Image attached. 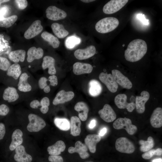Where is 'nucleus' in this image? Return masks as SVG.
<instances>
[{"instance_id": "obj_1", "label": "nucleus", "mask_w": 162, "mask_h": 162, "mask_svg": "<svg viewBox=\"0 0 162 162\" xmlns=\"http://www.w3.org/2000/svg\"><path fill=\"white\" fill-rule=\"evenodd\" d=\"M147 50L146 43L144 40L136 39L131 41L124 52L126 60L135 62L140 60L146 53Z\"/></svg>"}, {"instance_id": "obj_2", "label": "nucleus", "mask_w": 162, "mask_h": 162, "mask_svg": "<svg viewBox=\"0 0 162 162\" xmlns=\"http://www.w3.org/2000/svg\"><path fill=\"white\" fill-rule=\"evenodd\" d=\"M119 21L116 18L106 17L99 20L95 25V29L99 33H106L112 31L118 26Z\"/></svg>"}, {"instance_id": "obj_3", "label": "nucleus", "mask_w": 162, "mask_h": 162, "mask_svg": "<svg viewBox=\"0 0 162 162\" xmlns=\"http://www.w3.org/2000/svg\"><path fill=\"white\" fill-rule=\"evenodd\" d=\"M114 128L119 130L125 129L130 135L134 134L137 130V127L132 124L131 120L126 117L120 118L115 120L113 124Z\"/></svg>"}, {"instance_id": "obj_4", "label": "nucleus", "mask_w": 162, "mask_h": 162, "mask_svg": "<svg viewBox=\"0 0 162 162\" xmlns=\"http://www.w3.org/2000/svg\"><path fill=\"white\" fill-rule=\"evenodd\" d=\"M29 123L27 127V130L30 132H37L44 128L46 123L44 119L38 116L30 114L28 116Z\"/></svg>"}, {"instance_id": "obj_5", "label": "nucleus", "mask_w": 162, "mask_h": 162, "mask_svg": "<svg viewBox=\"0 0 162 162\" xmlns=\"http://www.w3.org/2000/svg\"><path fill=\"white\" fill-rule=\"evenodd\" d=\"M115 148L118 152L127 154H131L135 150L133 143L128 139L125 137L118 138L115 142Z\"/></svg>"}, {"instance_id": "obj_6", "label": "nucleus", "mask_w": 162, "mask_h": 162, "mask_svg": "<svg viewBox=\"0 0 162 162\" xmlns=\"http://www.w3.org/2000/svg\"><path fill=\"white\" fill-rule=\"evenodd\" d=\"M128 1V0H111L104 5L103 11L106 14L116 13L124 7Z\"/></svg>"}, {"instance_id": "obj_7", "label": "nucleus", "mask_w": 162, "mask_h": 162, "mask_svg": "<svg viewBox=\"0 0 162 162\" xmlns=\"http://www.w3.org/2000/svg\"><path fill=\"white\" fill-rule=\"evenodd\" d=\"M99 78L110 92L114 93L117 91L118 86L112 74L101 72L99 75Z\"/></svg>"}, {"instance_id": "obj_8", "label": "nucleus", "mask_w": 162, "mask_h": 162, "mask_svg": "<svg viewBox=\"0 0 162 162\" xmlns=\"http://www.w3.org/2000/svg\"><path fill=\"white\" fill-rule=\"evenodd\" d=\"M127 96L124 94H120L117 95L114 99L115 103L119 109H126L129 112H132L136 108L135 103L132 102H127Z\"/></svg>"}, {"instance_id": "obj_9", "label": "nucleus", "mask_w": 162, "mask_h": 162, "mask_svg": "<svg viewBox=\"0 0 162 162\" xmlns=\"http://www.w3.org/2000/svg\"><path fill=\"white\" fill-rule=\"evenodd\" d=\"M46 17L53 21L64 19L67 16L65 11L54 6H50L48 7L46 10Z\"/></svg>"}, {"instance_id": "obj_10", "label": "nucleus", "mask_w": 162, "mask_h": 162, "mask_svg": "<svg viewBox=\"0 0 162 162\" xmlns=\"http://www.w3.org/2000/svg\"><path fill=\"white\" fill-rule=\"evenodd\" d=\"M112 75L116 82L124 88L130 89L132 87L131 82L120 71L114 69L112 70Z\"/></svg>"}, {"instance_id": "obj_11", "label": "nucleus", "mask_w": 162, "mask_h": 162, "mask_svg": "<svg viewBox=\"0 0 162 162\" xmlns=\"http://www.w3.org/2000/svg\"><path fill=\"white\" fill-rule=\"evenodd\" d=\"M100 117L107 122L113 121L116 117V113L111 106L107 104L104 105L103 108L98 111Z\"/></svg>"}, {"instance_id": "obj_12", "label": "nucleus", "mask_w": 162, "mask_h": 162, "mask_svg": "<svg viewBox=\"0 0 162 162\" xmlns=\"http://www.w3.org/2000/svg\"><path fill=\"white\" fill-rule=\"evenodd\" d=\"M43 30L41 21L37 20L34 21L25 32L24 37L27 39L32 38L40 33Z\"/></svg>"}, {"instance_id": "obj_13", "label": "nucleus", "mask_w": 162, "mask_h": 162, "mask_svg": "<svg viewBox=\"0 0 162 162\" xmlns=\"http://www.w3.org/2000/svg\"><path fill=\"white\" fill-rule=\"evenodd\" d=\"M96 49L93 45H90L84 49H79L74 52L75 57L80 60L88 59L93 56L95 53Z\"/></svg>"}, {"instance_id": "obj_14", "label": "nucleus", "mask_w": 162, "mask_h": 162, "mask_svg": "<svg viewBox=\"0 0 162 162\" xmlns=\"http://www.w3.org/2000/svg\"><path fill=\"white\" fill-rule=\"evenodd\" d=\"M88 148L85 144L78 141L75 143V147L71 146L68 149V152L71 154L76 152L78 153L80 157L83 159L89 157V154L88 152Z\"/></svg>"}, {"instance_id": "obj_15", "label": "nucleus", "mask_w": 162, "mask_h": 162, "mask_svg": "<svg viewBox=\"0 0 162 162\" xmlns=\"http://www.w3.org/2000/svg\"><path fill=\"white\" fill-rule=\"evenodd\" d=\"M140 96H136L135 100V106L137 112L140 114L143 113L145 110V104L148 100L150 95L149 92L146 91H142Z\"/></svg>"}, {"instance_id": "obj_16", "label": "nucleus", "mask_w": 162, "mask_h": 162, "mask_svg": "<svg viewBox=\"0 0 162 162\" xmlns=\"http://www.w3.org/2000/svg\"><path fill=\"white\" fill-rule=\"evenodd\" d=\"M74 95V93L72 91L66 92L64 90H61L56 94L53 100L52 103L55 105L63 104L71 100Z\"/></svg>"}, {"instance_id": "obj_17", "label": "nucleus", "mask_w": 162, "mask_h": 162, "mask_svg": "<svg viewBox=\"0 0 162 162\" xmlns=\"http://www.w3.org/2000/svg\"><path fill=\"white\" fill-rule=\"evenodd\" d=\"M16 153L14 156V159L17 162H31L32 157L26 152L24 147L20 145L15 149Z\"/></svg>"}, {"instance_id": "obj_18", "label": "nucleus", "mask_w": 162, "mask_h": 162, "mask_svg": "<svg viewBox=\"0 0 162 162\" xmlns=\"http://www.w3.org/2000/svg\"><path fill=\"white\" fill-rule=\"evenodd\" d=\"M93 68L92 66L89 64L76 62L73 64V72L76 75L89 74L92 72Z\"/></svg>"}, {"instance_id": "obj_19", "label": "nucleus", "mask_w": 162, "mask_h": 162, "mask_svg": "<svg viewBox=\"0 0 162 162\" xmlns=\"http://www.w3.org/2000/svg\"><path fill=\"white\" fill-rule=\"evenodd\" d=\"M150 123L154 128H159L162 126V108L158 107L153 111L150 117Z\"/></svg>"}, {"instance_id": "obj_20", "label": "nucleus", "mask_w": 162, "mask_h": 162, "mask_svg": "<svg viewBox=\"0 0 162 162\" xmlns=\"http://www.w3.org/2000/svg\"><path fill=\"white\" fill-rule=\"evenodd\" d=\"M101 138V136L95 134H89L86 136L85 139V144L90 152H95L96 144L100 141Z\"/></svg>"}, {"instance_id": "obj_21", "label": "nucleus", "mask_w": 162, "mask_h": 162, "mask_svg": "<svg viewBox=\"0 0 162 162\" xmlns=\"http://www.w3.org/2000/svg\"><path fill=\"white\" fill-rule=\"evenodd\" d=\"M74 108L76 111L78 112V116L80 120L83 121L87 120L89 109L85 103L82 101L77 102L75 104Z\"/></svg>"}, {"instance_id": "obj_22", "label": "nucleus", "mask_w": 162, "mask_h": 162, "mask_svg": "<svg viewBox=\"0 0 162 162\" xmlns=\"http://www.w3.org/2000/svg\"><path fill=\"white\" fill-rule=\"evenodd\" d=\"M23 133L19 129L15 130L12 135V141L9 146L10 149L13 151L21 145L23 142Z\"/></svg>"}, {"instance_id": "obj_23", "label": "nucleus", "mask_w": 162, "mask_h": 162, "mask_svg": "<svg viewBox=\"0 0 162 162\" xmlns=\"http://www.w3.org/2000/svg\"><path fill=\"white\" fill-rule=\"evenodd\" d=\"M42 67L44 70L48 68V73L51 75L56 73V70L55 67V60L52 57L46 56L43 58Z\"/></svg>"}, {"instance_id": "obj_24", "label": "nucleus", "mask_w": 162, "mask_h": 162, "mask_svg": "<svg viewBox=\"0 0 162 162\" xmlns=\"http://www.w3.org/2000/svg\"><path fill=\"white\" fill-rule=\"evenodd\" d=\"M44 51L41 48H37L34 46L32 47L28 51L27 61L29 62H31L35 59H40L42 57Z\"/></svg>"}, {"instance_id": "obj_25", "label": "nucleus", "mask_w": 162, "mask_h": 162, "mask_svg": "<svg viewBox=\"0 0 162 162\" xmlns=\"http://www.w3.org/2000/svg\"><path fill=\"white\" fill-rule=\"evenodd\" d=\"M65 148L64 143L62 140H59L52 145L49 146L47 151L51 155H58L64 151Z\"/></svg>"}, {"instance_id": "obj_26", "label": "nucleus", "mask_w": 162, "mask_h": 162, "mask_svg": "<svg viewBox=\"0 0 162 162\" xmlns=\"http://www.w3.org/2000/svg\"><path fill=\"white\" fill-rule=\"evenodd\" d=\"M19 97V95L17 91L14 87H8L4 92L3 98L9 102L15 101L18 99Z\"/></svg>"}, {"instance_id": "obj_27", "label": "nucleus", "mask_w": 162, "mask_h": 162, "mask_svg": "<svg viewBox=\"0 0 162 162\" xmlns=\"http://www.w3.org/2000/svg\"><path fill=\"white\" fill-rule=\"evenodd\" d=\"M88 85V92L91 96L96 97L100 94L102 87L99 81L94 79L92 80L89 81Z\"/></svg>"}, {"instance_id": "obj_28", "label": "nucleus", "mask_w": 162, "mask_h": 162, "mask_svg": "<svg viewBox=\"0 0 162 162\" xmlns=\"http://www.w3.org/2000/svg\"><path fill=\"white\" fill-rule=\"evenodd\" d=\"M70 122V134L74 136H79L81 131L80 119L76 116H73L71 117Z\"/></svg>"}, {"instance_id": "obj_29", "label": "nucleus", "mask_w": 162, "mask_h": 162, "mask_svg": "<svg viewBox=\"0 0 162 162\" xmlns=\"http://www.w3.org/2000/svg\"><path fill=\"white\" fill-rule=\"evenodd\" d=\"M28 76L26 73L22 74L20 77L18 84V89L20 91L27 92L30 91L32 86L28 82Z\"/></svg>"}, {"instance_id": "obj_30", "label": "nucleus", "mask_w": 162, "mask_h": 162, "mask_svg": "<svg viewBox=\"0 0 162 162\" xmlns=\"http://www.w3.org/2000/svg\"><path fill=\"white\" fill-rule=\"evenodd\" d=\"M26 51L23 50H18L11 52L8 56L12 61L17 63L20 61L22 62L24 61Z\"/></svg>"}, {"instance_id": "obj_31", "label": "nucleus", "mask_w": 162, "mask_h": 162, "mask_svg": "<svg viewBox=\"0 0 162 162\" xmlns=\"http://www.w3.org/2000/svg\"><path fill=\"white\" fill-rule=\"evenodd\" d=\"M51 27L54 33L59 38H64L69 33V32L65 29L62 24L58 23H54L52 24Z\"/></svg>"}, {"instance_id": "obj_32", "label": "nucleus", "mask_w": 162, "mask_h": 162, "mask_svg": "<svg viewBox=\"0 0 162 162\" xmlns=\"http://www.w3.org/2000/svg\"><path fill=\"white\" fill-rule=\"evenodd\" d=\"M42 38L54 48L58 47L60 45L58 39L51 34L47 32H44L41 34Z\"/></svg>"}, {"instance_id": "obj_33", "label": "nucleus", "mask_w": 162, "mask_h": 162, "mask_svg": "<svg viewBox=\"0 0 162 162\" xmlns=\"http://www.w3.org/2000/svg\"><path fill=\"white\" fill-rule=\"evenodd\" d=\"M16 15H13L7 17H4L0 15V27L8 28L13 25L17 19Z\"/></svg>"}, {"instance_id": "obj_34", "label": "nucleus", "mask_w": 162, "mask_h": 162, "mask_svg": "<svg viewBox=\"0 0 162 162\" xmlns=\"http://www.w3.org/2000/svg\"><path fill=\"white\" fill-rule=\"evenodd\" d=\"M21 73V67L18 63H15L10 65L7 70V75L17 80L20 76Z\"/></svg>"}, {"instance_id": "obj_35", "label": "nucleus", "mask_w": 162, "mask_h": 162, "mask_svg": "<svg viewBox=\"0 0 162 162\" xmlns=\"http://www.w3.org/2000/svg\"><path fill=\"white\" fill-rule=\"evenodd\" d=\"M139 143L141 145L140 149L142 152H146L152 149L154 145L153 138L151 136H149L146 141L140 140Z\"/></svg>"}, {"instance_id": "obj_36", "label": "nucleus", "mask_w": 162, "mask_h": 162, "mask_svg": "<svg viewBox=\"0 0 162 162\" xmlns=\"http://www.w3.org/2000/svg\"><path fill=\"white\" fill-rule=\"evenodd\" d=\"M54 123L57 128L62 130H68L70 127L69 121L65 118H56L54 120Z\"/></svg>"}, {"instance_id": "obj_37", "label": "nucleus", "mask_w": 162, "mask_h": 162, "mask_svg": "<svg viewBox=\"0 0 162 162\" xmlns=\"http://www.w3.org/2000/svg\"><path fill=\"white\" fill-rule=\"evenodd\" d=\"M162 154V149L159 148L155 150L151 149L142 154V156L144 159L148 160L151 159L154 155L160 156Z\"/></svg>"}, {"instance_id": "obj_38", "label": "nucleus", "mask_w": 162, "mask_h": 162, "mask_svg": "<svg viewBox=\"0 0 162 162\" xmlns=\"http://www.w3.org/2000/svg\"><path fill=\"white\" fill-rule=\"evenodd\" d=\"M80 39L74 36L68 37L65 42L66 47L69 49L73 48L76 45L80 43Z\"/></svg>"}, {"instance_id": "obj_39", "label": "nucleus", "mask_w": 162, "mask_h": 162, "mask_svg": "<svg viewBox=\"0 0 162 162\" xmlns=\"http://www.w3.org/2000/svg\"><path fill=\"white\" fill-rule=\"evenodd\" d=\"M50 104V101L48 98L44 97L42 98L39 104V106H41L40 108L41 112L43 114L46 113L49 110Z\"/></svg>"}, {"instance_id": "obj_40", "label": "nucleus", "mask_w": 162, "mask_h": 162, "mask_svg": "<svg viewBox=\"0 0 162 162\" xmlns=\"http://www.w3.org/2000/svg\"><path fill=\"white\" fill-rule=\"evenodd\" d=\"M10 64L6 58L0 56V69L4 71L7 70Z\"/></svg>"}, {"instance_id": "obj_41", "label": "nucleus", "mask_w": 162, "mask_h": 162, "mask_svg": "<svg viewBox=\"0 0 162 162\" xmlns=\"http://www.w3.org/2000/svg\"><path fill=\"white\" fill-rule=\"evenodd\" d=\"M14 1L18 8L20 10L24 9L28 5V2L26 0H16Z\"/></svg>"}, {"instance_id": "obj_42", "label": "nucleus", "mask_w": 162, "mask_h": 162, "mask_svg": "<svg viewBox=\"0 0 162 162\" xmlns=\"http://www.w3.org/2000/svg\"><path fill=\"white\" fill-rule=\"evenodd\" d=\"M9 111L8 106L4 104L0 105V115L5 116L7 115Z\"/></svg>"}, {"instance_id": "obj_43", "label": "nucleus", "mask_w": 162, "mask_h": 162, "mask_svg": "<svg viewBox=\"0 0 162 162\" xmlns=\"http://www.w3.org/2000/svg\"><path fill=\"white\" fill-rule=\"evenodd\" d=\"M48 160L50 162H63L62 158L59 155H50L48 158Z\"/></svg>"}, {"instance_id": "obj_44", "label": "nucleus", "mask_w": 162, "mask_h": 162, "mask_svg": "<svg viewBox=\"0 0 162 162\" xmlns=\"http://www.w3.org/2000/svg\"><path fill=\"white\" fill-rule=\"evenodd\" d=\"M48 79L45 77H41L38 81V85L40 89H44L47 86V82Z\"/></svg>"}, {"instance_id": "obj_45", "label": "nucleus", "mask_w": 162, "mask_h": 162, "mask_svg": "<svg viewBox=\"0 0 162 162\" xmlns=\"http://www.w3.org/2000/svg\"><path fill=\"white\" fill-rule=\"evenodd\" d=\"M48 80L50 82V85L52 86H55L58 85L57 78L54 75L49 76Z\"/></svg>"}, {"instance_id": "obj_46", "label": "nucleus", "mask_w": 162, "mask_h": 162, "mask_svg": "<svg viewBox=\"0 0 162 162\" xmlns=\"http://www.w3.org/2000/svg\"><path fill=\"white\" fill-rule=\"evenodd\" d=\"M6 130L4 124L0 123V140H2L5 135Z\"/></svg>"}, {"instance_id": "obj_47", "label": "nucleus", "mask_w": 162, "mask_h": 162, "mask_svg": "<svg viewBox=\"0 0 162 162\" xmlns=\"http://www.w3.org/2000/svg\"><path fill=\"white\" fill-rule=\"evenodd\" d=\"M40 102L37 100L32 101L30 104V107L36 109L39 106Z\"/></svg>"}, {"instance_id": "obj_48", "label": "nucleus", "mask_w": 162, "mask_h": 162, "mask_svg": "<svg viewBox=\"0 0 162 162\" xmlns=\"http://www.w3.org/2000/svg\"><path fill=\"white\" fill-rule=\"evenodd\" d=\"M144 15L139 14L137 15L138 18L141 20L142 23L145 25H148V20H146L144 17Z\"/></svg>"}, {"instance_id": "obj_49", "label": "nucleus", "mask_w": 162, "mask_h": 162, "mask_svg": "<svg viewBox=\"0 0 162 162\" xmlns=\"http://www.w3.org/2000/svg\"><path fill=\"white\" fill-rule=\"evenodd\" d=\"M96 125V121L94 119L92 120L88 125V127L90 129L94 128Z\"/></svg>"}, {"instance_id": "obj_50", "label": "nucleus", "mask_w": 162, "mask_h": 162, "mask_svg": "<svg viewBox=\"0 0 162 162\" xmlns=\"http://www.w3.org/2000/svg\"><path fill=\"white\" fill-rule=\"evenodd\" d=\"M107 129L106 128H104L101 129L99 133V135L100 136H103L106 133Z\"/></svg>"}, {"instance_id": "obj_51", "label": "nucleus", "mask_w": 162, "mask_h": 162, "mask_svg": "<svg viewBox=\"0 0 162 162\" xmlns=\"http://www.w3.org/2000/svg\"><path fill=\"white\" fill-rule=\"evenodd\" d=\"M43 89L44 92L46 93L49 92L50 90V86L49 85L46 86Z\"/></svg>"}, {"instance_id": "obj_52", "label": "nucleus", "mask_w": 162, "mask_h": 162, "mask_svg": "<svg viewBox=\"0 0 162 162\" xmlns=\"http://www.w3.org/2000/svg\"><path fill=\"white\" fill-rule=\"evenodd\" d=\"M81 1L84 2V3H88L89 2H93L94 1H95V0H80Z\"/></svg>"}, {"instance_id": "obj_53", "label": "nucleus", "mask_w": 162, "mask_h": 162, "mask_svg": "<svg viewBox=\"0 0 162 162\" xmlns=\"http://www.w3.org/2000/svg\"><path fill=\"white\" fill-rule=\"evenodd\" d=\"M162 159L161 158H159L154 160L152 162H162Z\"/></svg>"}, {"instance_id": "obj_54", "label": "nucleus", "mask_w": 162, "mask_h": 162, "mask_svg": "<svg viewBox=\"0 0 162 162\" xmlns=\"http://www.w3.org/2000/svg\"><path fill=\"white\" fill-rule=\"evenodd\" d=\"M9 0H0V5L2 3L9 1Z\"/></svg>"}, {"instance_id": "obj_55", "label": "nucleus", "mask_w": 162, "mask_h": 162, "mask_svg": "<svg viewBox=\"0 0 162 162\" xmlns=\"http://www.w3.org/2000/svg\"><path fill=\"white\" fill-rule=\"evenodd\" d=\"M93 162L92 161H87V162Z\"/></svg>"}]
</instances>
